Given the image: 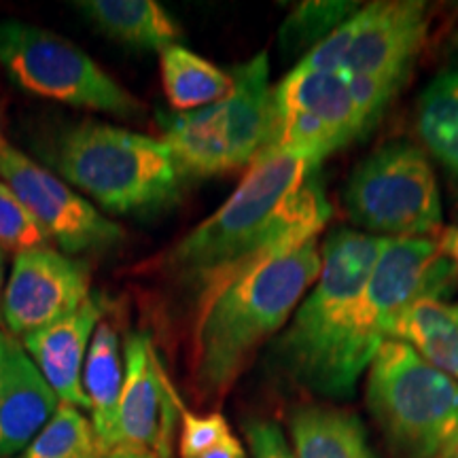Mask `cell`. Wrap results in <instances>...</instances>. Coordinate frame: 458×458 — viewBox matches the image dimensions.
<instances>
[{
    "mask_svg": "<svg viewBox=\"0 0 458 458\" xmlns=\"http://www.w3.org/2000/svg\"><path fill=\"white\" fill-rule=\"evenodd\" d=\"M329 216L318 165L267 148L227 202L172 246L159 267L202 300L246 267L318 238Z\"/></svg>",
    "mask_w": 458,
    "mask_h": 458,
    "instance_id": "obj_1",
    "label": "cell"
},
{
    "mask_svg": "<svg viewBox=\"0 0 458 458\" xmlns=\"http://www.w3.org/2000/svg\"><path fill=\"white\" fill-rule=\"evenodd\" d=\"M320 266L318 238H312L246 267L198 301L189 374L199 403L225 399L255 352L293 317L317 283Z\"/></svg>",
    "mask_w": 458,
    "mask_h": 458,
    "instance_id": "obj_2",
    "label": "cell"
},
{
    "mask_svg": "<svg viewBox=\"0 0 458 458\" xmlns=\"http://www.w3.org/2000/svg\"><path fill=\"white\" fill-rule=\"evenodd\" d=\"M382 244L385 238L359 229L327 233L317 283L274 342V365L293 386L325 399L354 394L369 369L357 340L359 300Z\"/></svg>",
    "mask_w": 458,
    "mask_h": 458,
    "instance_id": "obj_3",
    "label": "cell"
},
{
    "mask_svg": "<svg viewBox=\"0 0 458 458\" xmlns=\"http://www.w3.org/2000/svg\"><path fill=\"white\" fill-rule=\"evenodd\" d=\"M54 165L71 185L117 215L168 206L179 196L182 179L162 140L98 122L64 131Z\"/></svg>",
    "mask_w": 458,
    "mask_h": 458,
    "instance_id": "obj_4",
    "label": "cell"
},
{
    "mask_svg": "<svg viewBox=\"0 0 458 458\" xmlns=\"http://www.w3.org/2000/svg\"><path fill=\"white\" fill-rule=\"evenodd\" d=\"M365 397L394 458H437L458 435V382L410 344L382 342Z\"/></svg>",
    "mask_w": 458,
    "mask_h": 458,
    "instance_id": "obj_5",
    "label": "cell"
},
{
    "mask_svg": "<svg viewBox=\"0 0 458 458\" xmlns=\"http://www.w3.org/2000/svg\"><path fill=\"white\" fill-rule=\"evenodd\" d=\"M344 210L377 238H431L442 225V196L427 153L393 140L360 159L344 187Z\"/></svg>",
    "mask_w": 458,
    "mask_h": 458,
    "instance_id": "obj_6",
    "label": "cell"
},
{
    "mask_svg": "<svg viewBox=\"0 0 458 458\" xmlns=\"http://www.w3.org/2000/svg\"><path fill=\"white\" fill-rule=\"evenodd\" d=\"M0 66L17 88L38 98L123 119L145 111L142 102L81 47L28 21H0Z\"/></svg>",
    "mask_w": 458,
    "mask_h": 458,
    "instance_id": "obj_7",
    "label": "cell"
},
{
    "mask_svg": "<svg viewBox=\"0 0 458 458\" xmlns=\"http://www.w3.org/2000/svg\"><path fill=\"white\" fill-rule=\"evenodd\" d=\"M342 74L369 130L410 79L428 34V7L418 0H377L346 21Z\"/></svg>",
    "mask_w": 458,
    "mask_h": 458,
    "instance_id": "obj_8",
    "label": "cell"
},
{
    "mask_svg": "<svg viewBox=\"0 0 458 458\" xmlns=\"http://www.w3.org/2000/svg\"><path fill=\"white\" fill-rule=\"evenodd\" d=\"M351 85L342 72L293 66L272 89V131L263 151H284L318 165L369 134Z\"/></svg>",
    "mask_w": 458,
    "mask_h": 458,
    "instance_id": "obj_9",
    "label": "cell"
},
{
    "mask_svg": "<svg viewBox=\"0 0 458 458\" xmlns=\"http://www.w3.org/2000/svg\"><path fill=\"white\" fill-rule=\"evenodd\" d=\"M456 274L433 238H385L359 300L357 340L365 359L374 360L382 342L393 340L405 310L425 297H442Z\"/></svg>",
    "mask_w": 458,
    "mask_h": 458,
    "instance_id": "obj_10",
    "label": "cell"
},
{
    "mask_svg": "<svg viewBox=\"0 0 458 458\" xmlns=\"http://www.w3.org/2000/svg\"><path fill=\"white\" fill-rule=\"evenodd\" d=\"M181 405L148 335L130 334L123 346L117 439L105 456L176 458Z\"/></svg>",
    "mask_w": 458,
    "mask_h": 458,
    "instance_id": "obj_11",
    "label": "cell"
},
{
    "mask_svg": "<svg viewBox=\"0 0 458 458\" xmlns=\"http://www.w3.org/2000/svg\"><path fill=\"white\" fill-rule=\"evenodd\" d=\"M0 179L66 255L100 253L123 242V229L64 181L0 140Z\"/></svg>",
    "mask_w": 458,
    "mask_h": 458,
    "instance_id": "obj_12",
    "label": "cell"
},
{
    "mask_svg": "<svg viewBox=\"0 0 458 458\" xmlns=\"http://www.w3.org/2000/svg\"><path fill=\"white\" fill-rule=\"evenodd\" d=\"M89 297V270L54 249L15 255L3 295V325L26 337L71 317Z\"/></svg>",
    "mask_w": 458,
    "mask_h": 458,
    "instance_id": "obj_13",
    "label": "cell"
},
{
    "mask_svg": "<svg viewBox=\"0 0 458 458\" xmlns=\"http://www.w3.org/2000/svg\"><path fill=\"white\" fill-rule=\"evenodd\" d=\"M57 405L60 399L21 342L0 329V458L21 454Z\"/></svg>",
    "mask_w": 458,
    "mask_h": 458,
    "instance_id": "obj_14",
    "label": "cell"
},
{
    "mask_svg": "<svg viewBox=\"0 0 458 458\" xmlns=\"http://www.w3.org/2000/svg\"><path fill=\"white\" fill-rule=\"evenodd\" d=\"M232 91L215 102L216 123L233 172L249 168L266 148L272 131L270 60L263 49L232 72Z\"/></svg>",
    "mask_w": 458,
    "mask_h": 458,
    "instance_id": "obj_15",
    "label": "cell"
},
{
    "mask_svg": "<svg viewBox=\"0 0 458 458\" xmlns=\"http://www.w3.org/2000/svg\"><path fill=\"white\" fill-rule=\"evenodd\" d=\"M100 318L102 306L94 295H89L71 317L21 337V346L54 388L60 403L89 410V401L83 391V365Z\"/></svg>",
    "mask_w": 458,
    "mask_h": 458,
    "instance_id": "obj_16",
    "label": "cell"
},
{
    "mask_svg": "<svg viewBox=\"0 0 458 458\" xmlns=\"http://www.w3.org/2000/svg\"><path fill=\"white\" fill-rule=\"evenodd\" d=\"M162 140L179 165L182 179H210L233 172L216 125L215 105L187 113L159 114Z\"/></svg>",
    "mask_w": 458,
    "mask_h": 458,
    "instance_id": "obj_17",
    "label": "cell"
},
{
    "mask_svg": "<svg viewBox=\"0 0 458 458\" xmlns=\"http://www.w3.org/2000/svg\"><path fill=\"white\" fill-rule=\"evenodd\" d=\"M77 9L108 38L131 49L162 54L181 38V26L156 0H85Z\"/></svg>",
    "mask_w": 458,
    "mask_h": 458,
    "instance_id": "obj_18",
    "label": "cell"
},
{
    "mask_svg": "<svg viewBox=\"0 0 458 458\" xmlns=\"http://www.w3.org/2000/svg\"><path fill=\"white\" fill-rule=\"evenodd\" d=\"M123 386V360L119 334L108 320H100L91 335L83 365V391L89 401L91 425L98 435L102 454L117 439V410Z\"/></svg>",
    "mask_w": 458,
    "mask_h": 458,
    "instance_id": "obj_19",
    "label": "cell"
},
{
    "mask_svg": "<svg viewBox=\"0 0 458 458\" xmlns=\"http://www.w3.org/2000/svg\"><path fill=\"white\" fill-rule=\"evenodd\" d=\"M295 458H377L357 414L331 405H301L291 414Z\"/></svg>",
    "mask_w": 458,
    "mask_h": 458,
    "instance_id": "obj_20",
    "label": "cell"
},
{
    "mask_svg": "<svg viewBox=\"0 0 458 458\" xmlns=\"http://www.w3.org/2000/svg\"><path fill=\"white\" fill-rule=\"evenodd\" d=\"M393 340L410 344L433 368L458 382V303L425 297L394 325Z\"/></svg>",
    "mask_w": 458,
    "mask_h": 458,
    "instance_id": "obj_21",
    "label": "cell"
},
{
    "mask_svg": "<svg viewBox=\"0 0 458 458\" xmlns=\"http://www.w3.org/2000/svg\"><path fill=\"white\" fill-rule=\"evenodd\" d=\"M416 131L435 162L458 176V55L422 89L416 106Z\"/></svg>",
    "mask_w": 458,
    "mask_h": 458,
    "instance_id": "obj_22",
    "label": "cell"
},
{
    "mask_svg": "<svg viewBox=\"0 0 458 458\" xmlns=\"http://www.w3.org/2000/svg\"><path fill=\"white\" fill-rule=\"evenodd\" d=\"M164 94L174 113L196 111L221 102L232 91V74L176 43L159 54Z\"/></svg>",
    "mask_w": 458,
    "mask_h": 458,
    "instance_id": "obj_23",
    "label": "cell"
},
{
    "mask_svg": "<svg viewBox=\"0 0 458 458\" xmlns=\"http://www.w3.org/2000/svg\"><path fill=\"white\" fill-rule=\"evenodd\" d=\"M102 454L94 425L72 405L60 403L51 420L15 458H94Z\"/></svg>",
    "mask_w": 458,
    "mask_h": 458,
    "instance_id": "obj_24",
    "label": "cell"
},
{
    "mask_svg": "<svg viewBox=\"0 0 458 458\" xmlns=\"http://www.w3.org/2000/svg\"><path fill=\"white\" fill-rule=\"evenodd\" d=\"M359 9V3H337V0L300 3L280 26V47L284 54L300 55L301 60L331 32L346 24Z\"/></svg>",
    "mask_w": 458,
    "mask_h": 458,
    "instance_id": "obj_25",
    "label": "cell"
},
{
    "mask_svg": "<svg viewBox=\"0 0 458 458\" xmlns=\"http://www.w3.org/2000/svg\"><path fill=\"white\" fill-rule=\"evenodd\" d=\"M47 242L49 236L26 204L0 181V249L15 250V255H20L26 250L45 249Z\"/></svg>",
    "mask_w": 458,
    "mask_h": 458,
    "instance_id": "obj_26",
    "label": "cell"
},
{
    "mask_svg": "<svg viewBox=\"0 0 458 458\" xmlns=\"http://www.w3.org/2000/svg\"><path fill=\"white\" fill-rule=\"evenodd\" d=\"M232 427L221 411H193L181 405L179 433H176V454L179 458H193L210 450L232 435Z\"/></svg>",
    "mask_w": 458,
    "mask_h": 458,
    "instance_id": "obj_27",
    "label": "cell"
},
{
    "mask_svg": "<svg viewBox=\"0 0 458 458\" xmlns=\"http://www.w3.org/2000/svg\"><path fill=\"white\" fill-rule=\"evenodd\" d=\"M250 458H295L276 420L249 418L242 427Z\"/></svg>",
    "mask_w": 458,
    "mask_h": 458,
    "instance_id": "obj_28",
    "label": "cell"
},
{
    "mask_svg": "<svg viewBox=\"0 0 458 458\" xmlns=\"http://www.w3.org/2000/svg\"><path fill=\"white\" fill-rule=\"evenodd\" d=\"M193 458H249V454H246L242 442H240L236 435L232 433L229 437L223 439V442H219L210 450H206L202 454Z\"/></svg>",
    "mask_w": 458,
    "mask_h": 458,
    "instance_id": "obj_29",
    "label": "cell"
},
{
    "mask_svg": "<svg viewBox=\"0 0 458 458\" xmlns=\"http://www.w3.org/2000/svg\"><path fill=\"white\" fill-rule=\"evenodd\" d=\"M437 244H439V250H442V255L450 261L452 270H454L456 280H458V225L445 229L444 236L437 240Z\"/></svg>",
    "mask_w": 458,
    "mask_h": 458,
    "instance_id": "obj_30",
    "label": "cell"
},
{
    "mask_svg": "<svg viewBox=\"0 0 458 458\" xmlns=\"http://www.w3.org/2000/svg\"><path fill=\"white\" fill-rule=\"evenodd\" d=\"M3 295H4V250L0 249V327H3Z\"/></svg>",
    "mask_w": 458,
    "mask_h": 458,
    "instance_id": "obj_31",
    "label": "cell"
},
{
    "mask_svg": "<svg viewBox=\"0 0 458 458\" xmlns=\"http://www.w3.org/2000/svg\"><path fill=\"white\" fill-rule=\"evenodd\" d=\"M437 458H458V435L452 442L445 445V448L442 450V454H439Z\"/></svg>",
    "mask_w": 458,
    "mask_h": 458,
    "instance_id": "obj_32",
    "label": "cell"
},
{
    "mask_svg": "<svg viewBox=\"0 0 458 458\" xmlns=\"http://www.w3.org/2000/svg\"><path fill=\"white\" fill-rule=\"evenodd\" d=\"M452 43H454V45H456V47H458V30L454 32V37H452Z\"/></svg>",
    "mask_w": 458,
    "mask_h": 458,
    "instance_id": "obj_33",
    "label": "cell"
},
{
    "mask_svg": "<svg viewBox=\"0 0 458 458\" xmlns=\"http://www.w3.org/2000/svg\"><path fill=\"white\" fill-rule=\"evenodd\" d=\"M105 458H122V456H105Z\"/></svg>",
    "mask_w": 458,
    "mask_h": 458,
    "instance_id": "obj_34",
    "label": "cell"
},
{
    "mask_svg": "<svg viewBox=\"0 0 458 458\" xmlns=\"http://www.w3.org/2000/svg\"><path fill=\"white\" fill-rule=\"evenodd\" d=\"M94 458H105V456H94Z\"/></svg>",
    "mask_w": 458,
    "mask_h": 458,
    "instance_id": "obj_35",
    "label": "cell"
}]
</instances>
